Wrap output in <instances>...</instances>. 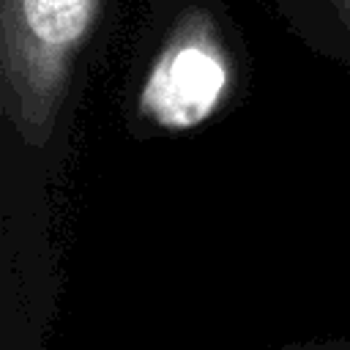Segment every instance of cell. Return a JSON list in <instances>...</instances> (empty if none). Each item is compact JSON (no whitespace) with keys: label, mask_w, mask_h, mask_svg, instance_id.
<instances>
[{"label":"cell","mask_w":350,"mask_h":350,"mask_svg":"<svg viewBox=\"0 0 350 350\" xmlns=\"http://www.w3.org/2000/svg\"><path fill=\"white\" fill-rule=\"evenodd\" d=\"M98 5L101 0H3L5 101L25 134H49L68 66Z\"/></svg>","instance_id":"cell-1"},{"label":"cell","mask_w":350,"mask_h":350,"mask_svg":"<svg viewBox=\"0 0 350 350\" xmlns=\"http://www.w3.org/2000/svg\"><path fill=\"white\" fill-rule=\"evenodd\" d=\"M227 85L230 60L213 19L205 11H189L148 71L139 109L164 129H191L219 107Z\"/></svg>","instance_id":"cell-2"},{"label":"cell","mask_w":350,"mask_h":350,"mask_svg":"<svg viewBox=\"0 0 350 350\" xmlns=\"http://www.w3.org/2000/svg\"><path fill=\"white\" fill-rule=\"evenodd\" d=\"M273 350H350V339H317V342H293Z\"/></svg>","instance_id":"cell-3"},{"label":"cell","mask_w":350,"mask_h":350,"mask_svg":"<svg viewBox=\"0 0 350 350\" xmlns=\"http://www.w3.org/2000/svg\"><path fill=\"white\" fill-rule=\"evenodd\" d=\"M331 5L336 8L339 19H342V22H345V27L350 30V0H331Z\"/></svg>","instance_id":"cell-4"}]
</instances>
